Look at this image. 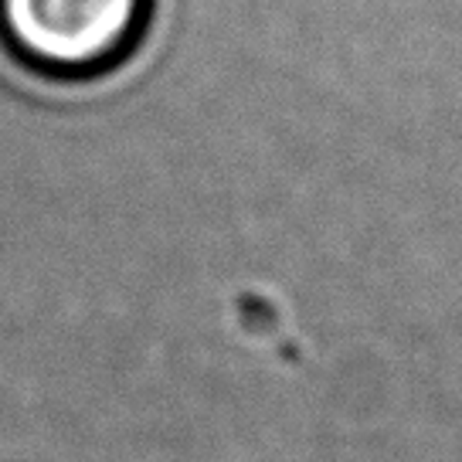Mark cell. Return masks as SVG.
Wrapping results in <instances>:
<instances>
[{
    "instance_id": "1",
    "label": "cell",
    "mask_w": 462,
    "mask_h": 462,
    "mask_svg": "<svg viewBox=\"0 0 462 462\" xmlns=\"http://www.w3.org/2000/svg\"><path fill=\"white\" fill-rule=\"evenodd\" d=\"M150 0H0V31L28 65L92 75L140 42Z\"/></svg>"
}]
</instances>
